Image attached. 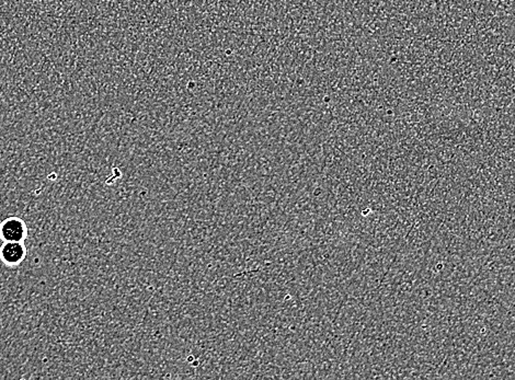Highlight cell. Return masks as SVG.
<instances>
[{"label": "cell", "instance_id": "6da1fadb", "mask_svg": "<svg viewBox=\"0 0 515 380\" xmlns=\"http://www.w3.org/2000/svg\"><path fill=\"white\" fill-rule=\"evenodd\" d=\"M27 238V223L20 217H8L0 223V240L25 242Z\"/></svg>", "mask_w": 515, "mask_h": 380}, {"label": "cell", "instance_id": "7a4b0ae2", "mask_svg": "<svg viewBox=\"0 0 515 380\" xmlns=\"http://www.w3.org/2000/svg\"><path fill=\"white\" fill-rule=\"evenodd\" d=\"M27 255L25 242L3 241L0 246V261L8 268L19 266Z\"/></svg>", "mask_w": 515, "mask_h": 380}]
</instances>
